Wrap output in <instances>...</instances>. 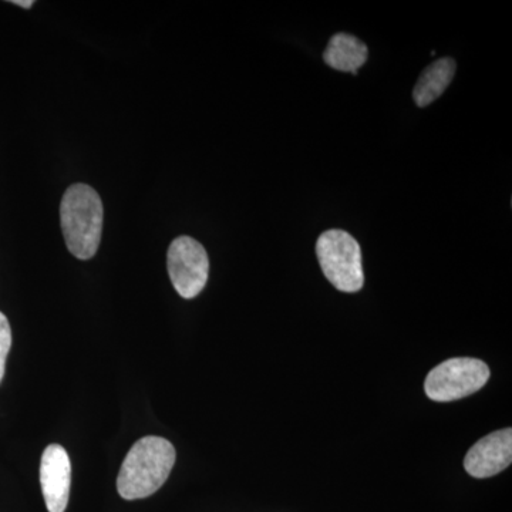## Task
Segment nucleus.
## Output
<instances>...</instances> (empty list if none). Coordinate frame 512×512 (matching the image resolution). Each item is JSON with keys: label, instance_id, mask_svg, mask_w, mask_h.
<instances>
[{"label": "nucleus", "instance_id": "11", "mask_svg": "<svg viewBox=\"0 0 512 512\" xmlns=\"http://www.w3.org/2000/svg\"><path fill=\"white\" fill-rule=\"evenodd\" d=\"M13 5H18L20 8L30 9L33 6L32 0H28V2H22V0H13Z\"/></svg>", "mask_w": 512, "mask_h": 512}, {"label": "nucleus", "instance_id": "3", "mask_svg": "<svg viewBox=\"0 0 512 512\" xmlns=\"http://www.w3.org/2000/svg\"><path fill=\"white\" fill-rule=\"evenodd\" d=\"M320 268L326 279L340 292H359L365 284L362 251L359 242L348 232L330 229L316 242Z\"/></svg>", "mask_w": 512, "mask_h": 512}, {"label": "nucleus", "instance_id": "2", "mask_svg": "<svg viewBox=\"0 0 512 512\" xmlns=\"http://www.w3.org/2000/svg\"><path fill=\"white\" fill-rule=\"evenodd\" d=\"M103 218V202L94 188L86 184L67 188L60 204V222L70 254L83 261L97 254Z\"/></svg>", "mask_w": 512, "mask_h": 512}, {"label": "nucleus", "instance_id": "5", "mask_svg": "<svg viewBox=\"0 0 512 512\" xmlns=\"http://www.w3.org/2000/svg\"><path fill=\"white\" fill-rule=\"evenodd\" d=\"M167 268L178 295L192 299L207 285L210 259L200 242L191 237H178L168 249Z\"/></svg>", "mask_w": 512, "mask_h": 512}, {"label": "nucleus", "instance_id": "4", "mask_svg": "<svg viewBox=\"0 0 512 512\" xmlns=\"http://www.w3.org/2000/svg\"><path fill=\"white\" fill-rule=\"evenodd\" d=\"M488 379L490 369L483 360L454 357L431 370L426 377L424 390L434 402H454L483 389Z\"/></svg>", "mask_w": 512, "mask_h": 512}, {"label": "nucleus", "instance_id": "8", "mask_svg": "<svg viewBox=\"0 0 512 512\" xmlns=\"http://www.w3.org/2000/svg\"><path fill=\"white\" fill-rule=\"evenodd\" d=\"M367 57L369 49L365 43L348 33L333 36L323 52V60L332 69L353 74L366 63Z\"/></svg>", "mask_w": 512, "mask_h": 512}, {"label": "nucleus", "instance_id": "6", "mask_svg": "<svg viewBox=\"0 0 512 512\" xmlns=\"http://www.w3.org/2000/svg\"><path fill=\"white\" fill-rule=\"evenodd\" d=\"M72 484V463L69 454L59 444H52L43 451L40 463V485L47 511L64 512L69 504Z\"/></svg>", "mask_w": 512, "mask_h": 512}, {"label": "nucleus", "instance_id": "1", "mask_svg": "<svg viewBox=\"0 0 512 512\" xmlns=\"http://www.w3.org/2000/svg\"><path fill=\"white\" fill-rule=\"evenodd\" d=\"M175 448L163 437L138 440L124 458L117 478V490L124 500H143L157 493L174 468Z\"/></svg>", "mask_w": 512, "mask_h": 512}, {"label": "nucleus", "instance_id": "7", "mask_svg": "<svg viewBox=\"0 0 512 512\" xmlns=\"http://www.w3.org/2000/svg\"><path fill=\"white\" fill-rule=\"evenodd\" d=\"M512 461V430L503 429L478 440L464 458L471 477L490 478L507 470Z\"/></svg>", "mask_w": 512, "mask_h": 512}, {"label": "nucleus", "instance_id": "10", "mask_svg": "<svg viewBox=\"0 0 512 512\" xmlns=\"http://www.w3.org/2000/svg\"><path fill=\"white\" fill-rule=\"evenodd\" d=\"M12 348V330H10L9 320L0 312V382L5 376L6 359Z\"/></svg>", "mask_w": 512, "mask_h": 512}, {"label": "nucleus", "instance_id": "9", "mask_svg": "<svg viewBox=\"0 0 512 512\" xmlns=\"http://www.w3.org/2000/svg\"><path fill=\"white\" fill-rule=\"evenodd\" d=\"M457 64L451 57H443L431 63L417 80L413 90L414 103L419 107H426L439 99L453 82Z\"/></svg>", "mask_w": 512, "mask_h": 512}]
</instances>
